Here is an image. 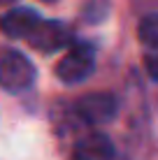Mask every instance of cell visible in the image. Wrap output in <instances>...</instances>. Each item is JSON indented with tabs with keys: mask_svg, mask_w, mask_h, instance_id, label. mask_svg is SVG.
Returning <instances> with one entry per match:
<instances>
[{
	"mask_svg": "<svg viewBox=\"0 0 158 160\" xmlns=\"http://www.w3.org/2000/svg\"><path fill=\"white\" fill-rule=\"evenodd\" d=\"M42 2H54V0H42Z\"/></svg>",
	"mask_w": 158,
	"mask_h": 160,
	"instance_id": "obj_10",
	"label": "cell"
},
{
	"mask_svg": "<svg viewBox=\"0 0 158 160\" xmlns=\"http://www.w3.org/2000/svg\"><path fill=\"white\" fill-rule=\"evenodd\" d=\"M114 144L102 132H91L81 137L72 148V160H114Z\"/></svg>",
	"mask_w": 158,
	"mask_h": 160,
	"instance_id": "obj_6",
	"label": "cell"
},
{
	"mask_svg": "<svg viewBox=\"0 0 158 160\" xmlns=\"http://www.w3.org/2000/svg\"><path fill=\"white\" fill-rule=\"evenodd\" d=\"M14 0H0V7H3V5H12Z\"/></svg>",
	"mask_w": 158,
	"mask_h": 160,
	"instance_id": "obj_9",
	"label": "cell"
},
{
	"mask_svg": "<svg viewBox=\"0 0 158 160\" xmlns=\"http://www.w3.org/2000/svg\"><path fill=\"white\" fill-rule=\"evenodd\" d=\"M35 81V68L23 53L5 51L0 56V86L7 93H23Z\"/></svg>",
	"mask_w": 158,
	"mask_h": 160,
	"instance_id": "obj_2",
	"label": "cell"
},
{
	"mask_svg": "<svg viewBox=\"0 0 158 160\" xmlns=\"http://www.w3.org/2000/svg\"><path fill=\"white\" fill-rule=\"evenodd\" d=\"M144 65H146V72H149V77L158 81V53H156V56H146Z\"/></svg>",
	"mask_w": 158,
	"mask_h": 160,
	"instance_id": "obj_8",
	"label": "cell"
},
{
	"mask_svg": "<svg viewBox=\"0 0 158 160\" xmlns=\"http://www.w3.org/2000/svg\"><path fill=\"white\" fill-rule=\"evenodd\" d=\"M40 21H42L40 14L28 7L9 9L5 16H0V30L7 37H14V40H28V35L35 30V26Z\"/></svg>",
	"mask_w": 158,
	"mask_h": 160,
	"instance_id": "obj_5",
	"label": "cell"
},
{
	"mask_svg": "<svg viewBox=\"0 0 158 160\" xmlns=\"http://www.w3.org/2000/svg\"><path fill=\"white\" fill-rule=\"evenodd\" d=\"M95 68V53L89 44H72L56 65V77L63 84H79L89 79Z\"/></svg>",
	"mask_w": 158,
	"mask_h": 160,
	"instance_id": "obj_1",
	"label": "cell"
},
{
	"mask_svg": "<svg viewBox=\"0 0 158 160\" xmlns=\"http://www.w3.org/2000/svg\"><path fill=\"white\" fill-rule=\"evenodd\" d=\"M74 112L89 125H105L119 114V100L112 93H89L77 100Z\"/></svg>",
	"mask_w": 158,
	"mask_h": 160,
	"instance_id": "obj_3",
	"label": "cell"
},
{
	"mask_svg": "<svg viewBox=\"0 0 158 160\" xmlns=\"http://www.w3.org/2000/svg\"><path fill=\"white\" fill-rule=\"evenodd\" d=\"M137 37L140 42L151 49H158V14H149L140 21L137 26Z\"/></svg>",
	"mask_w": 158,
	"mask_h": 160,
	"instance_id": "obj_7",
	"label": "cell"
},
{
	"mask_svg": "<svg viewBox=\"0 0 158 160\" xmlns=\"http://www.w3.org/2000/svg\"><path fill=\"white\" fill-rule=\"evenodd\" d=\"M68 42H70V30L58 21H40L35 26V30L28 35V44L42 53L58 51Z\"/></svg>",
	"mask_w": 158,
	"mask_h": 160,
	"instance_id": "obj_4",
	"label": "cell"
}]
</instances>
